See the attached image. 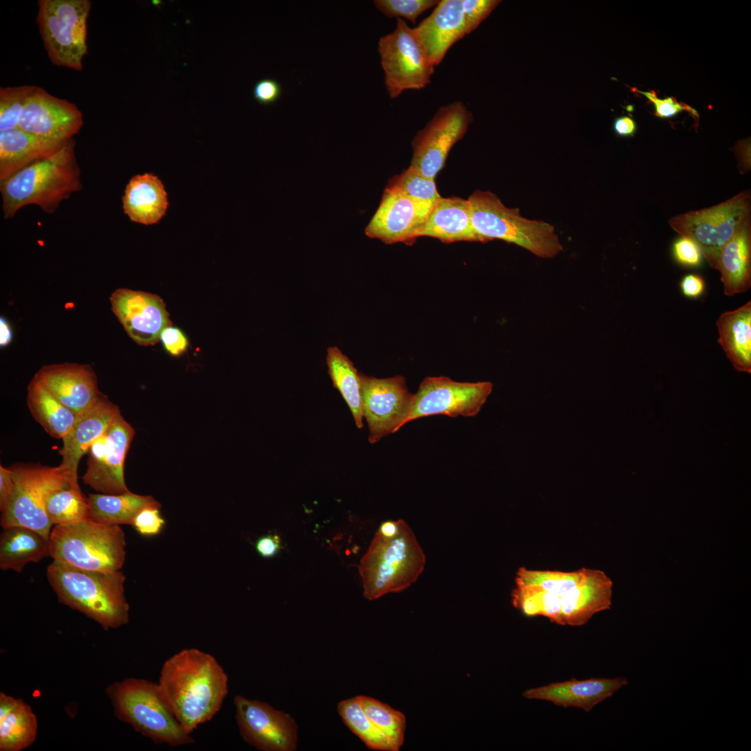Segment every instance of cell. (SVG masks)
Returning <instances> with one entry per match:
<instances>
[{"label":"cell","instance_id":"1","mask_svg":"<svg viewBox=\"0 0 751 751\" xmlns=\"http://www.w3.org/2000/svg\"><path fill=\"white\" fill-rule=\"evenodd\" d=\"M158 685L168 709L192 734L220 711L228 693V677L215 657L184 649L163 663Z\"/></svg>","mask_w":751,"mask_h":751},{"label":"cell","instance_id":"2","mask_svg":"<svg viewBox=\"0 0 751 751\" xmlns=\"http://www.w3.org/2000/svg\"><path fill=\"white\" fill-rule=\"evenodd\" d=\"M47 577L60 604L83 613L104 630L128 623L126 577L120 570H90L54 560L47 567Z\"/></svg>","mask_w":751,"mask_h":751},{"label":"cell","instance_id":"3","mask_svg":"<svg viewBox=\"0 0 751 751\" xmlns=\"http://www.w3.org/2000/svg\"><path fill=\"white\" fill-rule=\"evenodd\" d=\"M75 145L74 140L70 138L52 156L0 181L5 219L13 218L29 204L38 205L45 213L51 214L62 201L82 188Z\"/></svg>","mask_w":751,"mask_h":751},{"label":"cell","instance_id":"4","mask_svg":"<svg viewBox=\"0 0 751 751\" xmlns=\"http://www.w3.org/2000/svg\"><path fill=\"white\" fill-rule=\"evenodd\" d=\"M426 556L410 526L400 519L392 538L376 533L358 570L363 595L370 601L410 587L423 572Z\"/></svg>","mask_w":751,"mask_h":751},{"label":"cell","instance_id":"5","mask_svg":"<svg viewBox=\"0 0 751 751\" xmlns=\"http://www.w3.org/2000/svg\"><path fill=\"white\" fill-rule=\"evenodd\" d=\"M106 694L115 717L154 743L172 747L194 743L168 709L158 683L127 678L108 686Z\"/></svg>","mask_w":751,"mask_h":751},{"label":"cell","instance_id":"6","mask_svg":"<svg viewBox=\"0 0 751 751\" xmlns=\"http://www.w3.org/2000/svg\"><path fill=\"white\" fill-rule=\"evenodd\" d=\"M468 200L473 227L483 243L503 240L542 258L554 257L563 250L553 225L523 217L518 209L506 207L493 193L477 190Z\"/></svg>","mask_w":751,"mask_h":751},{"label":"cell","instance_id":"7","mask_svg":"<svg viewBox=\"0 0 751 751\" xmlns=\"http://www.w3.org/2000/svg\"><path fill=\"white\" fill-rule=\"evenodd\" d=\"M49 556L82 569L118 571L125 561V535L118 525L88 519L55 525L49 536Z\"/></svg>","mask_w":751,"mask_h":751},{"label":"cell","instance_id":"8","mask_svg":"<svg viewBox=\"0 0 751 751\" xmlns=\"http://www.w3.org/2000/svg\"><path fill=\"white\" fill-rule=\"evenodd\" d=\"M8 469L14 490L1 512V527L26 526L49 540L53 524L46 513V503L55 492L70 487L68 474L60 465L49 467L39 463H15Z\"/></svg>","mask_w":751,"mask_h":751},{"label":"cell","instance_id":"9","mask_svg":"<svg viewBox=\"0 0 751 751\" xmlns=\"http://www.w3.org/2000/svg\"><path fill=\"white\" fill-rule=\"evenodd\" d=\"M36 22L52 64L76 71L83 69L88 53L87 21L90 0H39Z\"/></svg>","mask_w":751,"mask_h":751},{"label":"cell","instance_id":"10","mask_svg":"<svg viewBox=\"0 0 751 751\" xmlns=\"http://www.w3.org/2000/svg\"><path fill=\"white\" fill-rule=\"evenodd\" d=\"M751 196L744 191L713 207L672 217L670 226L694 241L711 267L716 268L720 252L750 218Z\"/></svg>","mask_w":751,"mask_h":751},{"label":"cell","instance_id":"11","mask_svg":"<svg viewBox=\"0 0 751 751\" xmlns=\"http://www.w3.org/2000/svg\"><path fill=\"white\" fill-rule=\"evenodd\" d=\"M378 51L391 99L405 90L422 89L430 83L435 65L414 29L403 19L397 18L395 30L379 39Z\"/></svg>","mask_w":751,"mask_h":751},{"label":"cell","instance_id":"12","mask_svg":"<svg viewBox=\"0 0 751 751\" xmlns=\"http://www.w3.org/2000/svg\"><path fill=\"white\" fill-rule=\"evenodd\" d=\"M472 120L471 113L462 102L439 107L411 142L413 154L410 166L435 179L452 147L463 138Z\"/></svg>","mask_w":751,"mask_h":751},{"label":"cell","instance_id":"13","mask_svg":"<svg viewBox=\"0 0 751 751\" xmlns=\"http://www.w3.org/2000/svg\"><path fill=\"white\" fill-rule=\"evenodd\" d=\"M490 382H458L445 376L427 377L414 394L405 424L432 415L476 416L492 393Z\"/></svg>","mask_w":751,"mask_h":751},{"label":"cell","instance_id":"14","mask_svg":"<svg viewBox=\"0 0 751 751\" xmlns=\"http://www.w3.org/2000/svg\"><path fill=\"white\" fill-rule=\"evenodd\" d=\"M360 383L362 410L369 430L368 439L375 444L405 425L414 394L408 391L401 376L377 378L360 373Z\"/></svg>","mask_w":751,"mask_h":751},{"label":"cell","instance_id":"15","mask_svg":"<svg viewBox=\"0 0 751 751\" xmlns=\"http://www.w3.org/2000/svg\"><path fill=\"white\" fill-rule=\"evenodd\" d=\"M134 428L119 414L107 430L90 446L83 483L100 494H120L129 492L124 465L135 435Z\"/></svg>","mask_w":751,"mask_h":751},{"label":"cell","instance_id":"16","mask_svg":"<svg viewBox=\"0 0 751 751\" xmlns=\"http://www.w3.org/2000/svg\"><path fill=\"white\" fill-rule=\"evenodd\" d=\"M236 720L243 739L262 751H293L298 727L288 713L266 702L242 695L234 699Z\"/></svg>","mask_w":751,"mask_h":751},{"label":"cell","instance_id":"17","mask_svg":"<svg viewBox=\"0 0 751 751\" xmlns=\"http://www.w3.org/2000/svg\"><path fill=\"white\" fill-rule=\"evenodd\" d=\"M433 207L416 201L388 184L365 234L386 244L412 242L419 237Z\"/></svg>","mask_w":751,"mask_h":751},{"label":"cell","instance_id":"18","mask_svg":"<svg viewBox=\"0 0 751 751\" xmlns=\"http://www.w3.org/2000/svg\"><path fill=\"white\" fill-rule=\"evenodd\" d=\"M112 311L127 334L140 346L155 345L172 322L163 300L157 295L118 289L110 296Z\"/></svg>","mask_w":751,"mask_h":751},{"label":"cell","instance_id":"19","mask_svg":"<svg viewBox=\"0 0 751 751\" xmlns=\"http://www.w3.org/2000/svg\"><path fill=\"white\" fill-rule=\"evenodd\" d=\"M83 124V114L73 103L38 87L21 118L19 129L47 138L67 140Z\"/></svg>","mask_w":751,"mask_h":751},{"label":"cell","instance_id":"20","mask_svg":"<svg viewBox=\"0 0 751 751\" xmlns=\"http://www.w3.org/2000/svg\"><path fill=\"white\" fill-rule=\"evenodd\" d=\"M120 408L101 394L95 403L77 415L72 427L62 439L59 451L62 462L59 465L70 478V487H79L78 466L88 453L91 444L105 433L113 420L120 414Z\"/></svg>","mask_w":751,"mask_h":751},{"label":"cell","instance_id":"21","mask_svg":"<svg viewBox=\"0 0 751 751\" xmlns=\"http://www.w3.org/2000/svg\"><path fill=\"white\" fill-rule=\"evenodd\" d=\"M35 374L55 397L76 415L91 407L102 394L97 376L88 364H49L41 367Z\"/></svg>","mask_w":751,"mask_h":751},{"label":"cell","instance_id":"22","mask_svg":"<svg viewBox=\"0 0 751 751\" xmlns=\"http://www.w3.org/2000/svg\"><path fill=\"white\" fill-rule=\"evenodd\" d=\"M629 683L623 677L615 678L572 679L526 689L523 696L530 700L550 702L563 707H576L586 712L611 697Z\"/></svg>","mask_w":751,"mask_h":751},{"label":"cell","instance_id":"23","mask_svg":"<svg viewBox=\"0 0 751 751\" xmlns=\"http://www.w3.org/2000/svg\"><path fill=\"white\" fill-rule=\"evenodd\" d=\"M435 66L449 49L469 34L463 11V0H440L431 14L413 28Z\"/></svg>","mask_w":751,"mask_h":751},{"label":"cell","instance_id":"24","mask_svg":"<svg viewBox=\"0 0 751 751\" xmlns=\"http://www.w3.org/2000/svg\"><path fill=\"white\" fill-rule=\"evenodd\" d=\"M613 582L602 571L588 568L583 581L560 600L558 624L582 626L596 613L609 609Z\"/></svg>","mask_w":751,"mask_h":751},{"label":"cell","instance_id":"25","mask_svg":"<svg viewBox=\"0 0 751 751\" xmlns=\"http://www.w3.org/2000/svg\"><path fill=\"white\" fill-rule=\"evenodd\" d=\"M66 141L47 138L19 128L0 131V181L52 156Z\"/></svg>","mask_w":751,"mask_h":751},{"label":"cell","instance_id":"26","mask_svg":"<svg viewBox=\"0 0 751 751\" xmlns=\"http://www.w3.org/2000/svg\"><path fill=\"white\" fill-rule=\"evenodd\" d=\"M428 236L444 243L460 241L483 242L471 222L469 202L458 197H441L434 205L419 237Z\"/></svg>","mask_w":751,"mask_h":751},{"label":"cell","instance_id":"27","mask_svg":"<svg viewBox=\"0 0 751 751\" xmlns=\"http://www.w3.org/2000/svg\"><path fill=\"white\" fill-rule=\"evenodd\" d=\"M724 293L732 296L748 291L751 285V217L748 218L721 249L716 268Z\"/></svg>","mask_w":751,"mask_h":751},{"label":"cell","instance_id":"28","mask_svg":"<svg viewBox=\"0 0 751 751\" xmlns=\"http://www.w3.org/2000/svg\"><path fill=\"white\" fill-rule=\"evenodd\" d=\"M124 212L135 223L152 225L165 215L168 202L164 186L150 173L134 176L122 197Z\"/></svg>","mask_w":751,"mask_h":751},{"label":"cell","instance_id":"29","mask_svg":"<svg viewBox=\"0 0 751 751\" xmlns=\"http://www.w3.org/2000/svg\"><path fill=\"white\" fill-rule=\"evenodd\" d=\"M718 343L738 371L751 372V301L722 313L716 322Z\"/></svg>","mask_w":751,"mask_h":751},{"label":"cell","instance_id":"30","mask_svg":"<svg viewBox=\"0 0 751 751\" xmlns=\"http://www.w3.org/2000/svg\"><path fill=\"white\" fill-rule=\"evenodd\" d=\"M49 555V540L30 528H3L0 535V569L20 573L29 563Z\"/></svg>","mask_w":751,"mask_h":751},{"label":"cell","instance_id":"31","mask_svg":"<svg viewBox=\"0 0 751 751\" xmlns=\"http://www.w3.org/2000/svg\"><path fill=\"white\" fill-rule=\"evenodd\" d=\"M26 402L34 419L56 439H62L77 417L55 397L36 374L29 384Z\"/></svg>","mask_w":751,"mask_h":751},{"label":"cell","instance_id":"32","mask_svg":"<svg viewBox=\"0 0 751 751\" xmlns=\"http://www.w3.org/2000/svg\"><path fill=\"white\" fill-rule=\"evenodd\" d=\"M88 519L104 524L133 525L134 519L143 509L159 507L152 496L140 495L130 491L120 494H89Z\"/></svg>","mask_w":751,"mask_h":751},{"label":"cell","instance_id":"33","mask_svg":"<svg viewBox=\"0 0 751 751\" xmlns=\"http://www.w3.org/2000/svg\"><path fill=\"white\" fill-rule=\"evenodd\" d=\"M326 363L333 387L348 405L357 428H363L360 373L353 362L336 346L327 350Z\"/></svg>","mask_w":751,"mask_h":751},{"label":"cell","instance_id":"34","mask_svg":"<svg viewBox=\"0 0 751 751\" xmlns=\"http://www.w3.org/2000/svg\"><path fill=\"white\" fill-rule=\"evenodd\" d=\"M38 720L31 707L22 699L0 719V750L21 751L32 745L37 736Z\"/></svg>","mask_w":751,"mask_h":751},{"label":"cell","instance_id":"35","mask_svg":"<svg viewBox=\"0 0 751 751\" xmlns=\"http://www.w3.org/2000/svg\"><path fill=\"white\" fill-rule=\"evenodd\" d=\"M337 711L345 725L368 748L396 751L388 738L365 714L357 697L339 702Z\"/></svg>","mask_w":751,"mask_h":751},{"label":"cell","instance_id":"36","mask_svg":"<svg viewBox=\"0 0 751 751\" xmlns=\"http://www.w3.org/2000/svg\"><path fill=\"white\" fill-rule=\"evenodd\" d=\"M588 568L572 572L538 570L519 567L515 578L516 585L534 586L560 599L584 580Z\"/></svg>","mask_w":751,"mask_h":751},{"label":"cell","instance_id":"37","mask_svg":"<svg viewBox=\"0 0 751 751\" xmlns=\"http://www.w3.org/2000/svg\"><path fill=\"white\" fill-rule=\"evenodd\" d=\"M363 711L371 722L388 738L396 751L404 743L406 730L405 715L373 697L357 696Z\"/></svg>","mask_w":751,"mask_h":751},{"label":"cell","instance_id":"38","mask_svg":"<svg viewBox=\"0 0 751 751\" xmlns=\"http://www.w3.org/2000/svg\"><path fill=\"white\" fill-rule=\"evenodd\" d=\"M45 510L54 525L70 524L88 518L87 499L79 487H69L55 492L49 498Z\"/></svg>","mask_w":751,"mask_h":751},{"label":"cell","instance_id":"39","mask_svg":"<svg viewBox=\"0 0 751 751\" xmlns=\"http://www.w3.org/2000/svg\"><path fill=\"white\" fill-rule=\"evenodd\" d=\"M38 86L0 88V131L18 128L25 108Z\"/></svg>","mask_w":751,"mask_h":751},{"label":"cell","instance_id":"40","mask_svg":"<svg viewBox=\"0 0 751 751\" xmlns=\"http://www.w3.org/2000/svg\"><path fill=\"white\" fill-rule=\"evenodd\" d=\"M388 184L398 188L416 201L433 206L442 197L437 191L435 179L426 177L410 165L401 175L393 177Z\"/></svg>","mask_w":751,"mask_h":751},{"label":"cell","instance_id":"41","mask_svg":"<svg viewBox=\"0 0 751 751\" xmlns=\"http://www.w3.org/2000/svg\"><path fill=\"white\" fill-rule=\"evenodd\" d=\"M440 0H375L376 8L388 17H403L416 23L418 17Z\"/></svg>","mask_w":751,"mask_h":751},{"label":"cell","instance_id":"42","mask_svg":"<svg viewBox=\"0 0 751 751\" xmlns=\"http://www.w3.org/2000/svg\"><path fill=\"white\" fill-rule=\"evenodd\" d=\"M638 92L644 95L654 106V115L660 118H669L675 116L681 111H688L694 117L699 118L698 113L686 104L678 102L675 97H668L659 99L654 91H641Z\"/></svg>","mask_w":751,"mask_h":751},{"label":"cell","instance_id":"43","mask_svg":"<svg viewBox=\"0 0 751 751\" xmlns=\"http://www.w3.org/2000/svg\"><path fill=\"white\" fill-rule=\"evenodd\" d=\"M500 2L499 0H463V11L469 33L474 31Z\"/></svg>","mask_w":751,"mask_h":751},{"label":"cell","instance_id":"44","mask_svg":"<svg viewBox=\"0 0 751 751\" xmlns=\"http://www.w3.org/2000/svg\"><path fill=\"white\" fill-rule=\"evenodd\" d=\"M159 509V507L143 509L136 516L132 526L143 535L152 536L159 534L165 522Z\"/></svg>","mask_w":751,"mask_h":751},{"label":"cell","instance_id":"45","mask_svg":"<svg viewBox=\"0 0 751 751\" xmlns=\"http://www.w3.org/2000/svg\"><path fill=\"white\" fill-rule=\"evenodd\" d=\"M673 255L679 263L687 266H699L702 255L697 244L685 236H681L674 243Z\"/></svg>","mask_w":751,"mask_h":751},{"label":"cell","instance_id":"46","mask_svg":"<svg viewBox=\"0 0 751 751\" xmlns=\"http://www.w3.org/2000/svg\"><path fill=\"white\" fill-rule=\"evenodd\" d=\"M160 341L165 350L174 357H179L184 354L189 345L185 333L180 328L172 325L162 330Z\"/></svg>","mask_w":751,"mask_h":751},{"label":"cell","instance_id":"47","mask_svg":"<svg viewBox=\"0 0 751 751\" xmlns=\"http://www.w3.org/2000/svg\"><path fill=\"white\" fill-rule=\"evenodd\" d=\"M282 88L280 83L273 79H262L252 88V96L261 105H269L277 102L281 97Z\"/></svg>","mask_w":751,"mask_h":751},{"label":"cell","instance_id":"48","mask_svg":"<svg viewBox=\"0 0 751 751\" xmlns=\"http://www.w3.org/2000/svg\"><path fill=\"white\" fill-rule=\"evenodd\" d=\"M680 287L685 296L691 298H697L703 293L705 288V283L701 276L695 274H688L682 278L680 282Z\"/></svg>","mask_w":751,"mask_h":751},{"label":"cell","instance_id":"49","mask_svg":"<svg viewBox=\"0 0 751 751\" xmlns=\"http://www.w3.org/2000/svg\"><path fill=\"white\" fill-rule=\"evenodd\" d=\"M281 540L277 535H266L259 538L255 543L258 554L264 558L275 556L281 548Z\"/></svg>","mask_w":751,"mask_h":751},{"label":"cell","instance_id":"50","mask_svg":"<svg viewBox=\"0 0 751 751\" xmlns=\"http://www.w3.org/2000/svg\"><path fill=\"white\" fill-rule=\"evenodd\" d=\"M14 482L10 469L0 465V511L7 506L13 492Z\"/></svg>","mask_w":751,"mask_h":751},{"label":"cell","instance_id":"51","mask_svg":"<svg viewBox=\"0 0 751 751\" xmlns=\"http://www.w3.org/2000/svg\"><path fill=\"white\" fill-rule=\"evenodd\" d=\"M613 130L619 136L631 137L637 131V124L632 118L627 115L621 116L614 120Z\"/></svg>","mask_w":751,"mask_h":751},{"label":"cell","instance_id":"52","mask_svg":"<svg viewBox=\"0 0 751 751\" xmlns=\"http://www.w3.org/2000/svg\"><path fill=\"white\" fill-rule=\"evenodd\" d=\"M19 698L0 693V719L4 718L17 704Z\"/></svg>","mask_w":751,"mask_h":751},{"label":"cell","instance_id":"53","mask_svg":"<svg viewBox=\"0 0 751 751\" xmlns=\"http://www.w3.org/2000/svg\"><path fill=\"white\" fill-rule=\"evenodd\" d=\"M400 528V519L396 521L388 520L382 522L377 531L382 535L392 538L396 535Z\"/></svg>","mask_w":751,"mask_h":751},{"label":"cell","instance_id":"54","mask_svg":"<svg viewBox=\"0 0 751 751\" xmlns=\"http://www.w3.org/2000/svg\"><path fill=\"white\" fill-rule=\"evenodd\" d=\"M13 339V332L9 323L3 318H0V346H8Z\"/></svg>","mask_w":751,"mask_h":751}]
</instances>
